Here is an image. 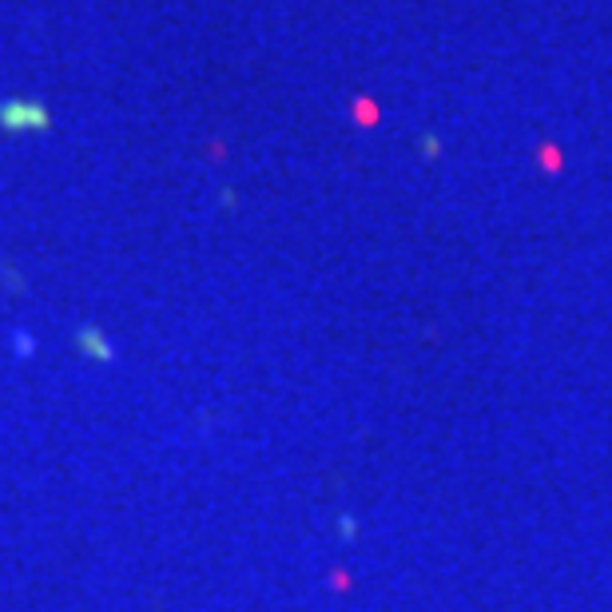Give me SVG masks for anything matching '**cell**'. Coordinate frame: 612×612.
Segmentation results:
<instances>
[{
	"label": "cell",
	"instance_id": "cell-1",
	"mask_svg": "<svg viewBox=\"0 0 612 612\" xmlns=\"http://www.w3.org/2000/svg\"><path fill=\"white\" fill-rule=\"evenodd\" d=\"M0 128L24 131V128H48V111L33 99H9L0 104Z\"/></svg>",
	"mask_w": 612,
	"mask_h": 612
}]
</instances>
